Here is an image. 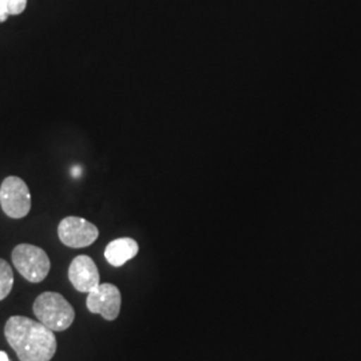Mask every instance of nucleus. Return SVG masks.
I'll use <instances>...</instances> for the list:
<instances>
[{
    "label": "nucleus",
    "mask_w": 361,
    "mask_h": 361,
    "mask_svg": "<svg viewBox=\"0 0 361 361\" xmlns=\"http://www.w3.org/2000/svg\"><path fill=\"white\" fill-rule=\"evenodd\" d=\"M4 336L20 361H50L56 352L54 331L25 316L10 317Z\"/></svg>",
    "instance_id": "obj_1"
},
{
    "label": "nucleus",
    "mask_w": 361,
    "mask_h": 361,
    "mask_svg": "<svg viewBox=\"0 0 361 361\" xmlns=\"http://www.w3.org/2000/svg\"><path fill=\"white\" fill-rule=\"evenodd\" d=\"M34 314L54 332H62L74 323L75 312L65 297L55 292L39 295L34 302Z\"/></svg>",
    "instance_id": "obj_2"
},
{
    "label": "nucleus",
    "mask_w": 361,
    "mask_h": 361,
    "mask_svg": "<svg viewBox=\"0 0 361 361\" xmlns=\"http://www.w3.org/2000/svg\"><path fill=\"white\" fill-rule=\"evenodd\" d=\"M13 262L27 281L38 284L42 283L51 268L47 253L38 246L31 244H20L13 250Z\"/></svg>",
    "instance_id": "obj_3"
},
{
    "label": "nucleus",
    "mask_w": 361,
    "mask_h": 361,
    "mask_svg": "<svg viewBox=\"0 0 361 361\" xmlns=\"http://www.w3.org/2000/svg\"><path fill=\"white\" fill-rule=\"evenodd\" d=\"M0 205L10 219L26 217L31 210V194L26 182L15 176L3 180L0 186Z\"/></svg>",
    "instance_id": "obj_4"
},
{
    "label": "nucleus",
    "mask_w": 361,
    "mask_h": 361,
    "mask_svg": "<svg viewBox=\"0 0 361 361\" xmlns=\"http://www.w3.org/2000/svg\"><path fill=\"white\" fill-rule=\"evenodd\" d=\"M58 235L66 246L78 249L94 244L99 235V231L87 219L66 217L58 226Z\"/></svg>",
    "instance_id": "obj_5"
},
{
    "label": "nucleus",
    "mask_w": 361,
    "mask_h": 361,
    "mask_svg": "<svg viewBox=\"0 0 361 361\" xmlns=\"http://www.w3.org/2000/svg\"><path fill=\"white\" fill-rule=\"evenodd\" d=\"M122 296L116 285L101 284L87 293L86 305L91 313H98L104 320L113 322L119 316Z\"/></svg>",
    "instance_id": "obj_6"
},
{
    "label": "nucleus",
    "mask_w": 361,
    "mask_h": 361,
    "mask_svg": "<svg viewBox=\"0 0 361 361\" xmlns=\"http://www.w3.org/2000/svg\"><path fill=\"white\" fill-rule=\"evenodd\" d=\"M68 280L82 293H90L101 285L98 268L89 256H78L73 259L68 268Z\"/></svg>",
    "instance_id": "obj_7"
},
{
    "label": "nucleus",
    "mask_w": 361,
    "mask_h": 361,
    "mask_svg": "<svg viewBox=\"0 0 361 361\" xmlns=\"http://www.w3.org/2000/svg\"><path fill=\"white\" fill-rule=\"evenodd\" d=\"M138 250H140V246L133 238L129 237L116 238L106 246L104 257L110 265L118 268L125 265L131 258L135 257L138 255Z\"/></svg>",
    "instance_id": "obj_8"
},
{
    "label": "nucleus",
    "mask_w": 361,
    "mask_h": 361,
    "mask_svg": "<svg viewBox=\"0 0 361 361\" xmlns=\"http://www.w3.org/2000/svg\"><path fill=\"white\" fill-rule=\"evenodd\" d=\"M13 285V269L7 261L0 258V301L10 295Z\"/></svg>",
    "instance_id": "obj_9"
},
{
    "label": "nucleus",
    "mask_w": 361,
    "mask_h": 361,
    "mask_svg": "<svg viewBox=\"0 0 361 361\" xmlns=\"http://www.w3.org/2000/svg\"><path fill=\"white\" fill-rule=\"evenodd\" d=\"M8 15H20L26 10L27 0H1Z\"/></svg>",
    "instance_id": "obj_10"
},
{
    "label": "nucleus",
    "mask_w": 361,
    "mask_h": 361,
    "mask_svg": "<svg viewBox=\"0 0 361 361\" xmlns=\"http://www.w3.org/2000/svg\"><path fill=\"white\" fill-rule=\"evenodd\" d=\"M8 13L6 11V8H4V6H3V1L0 0V23H3V22H6L7 19H8Z\"/></svg>",
    "instance_id": "obj_11"
},
{
    "label": "nucleus",
    "mask_w": 361,
    "mask_h": 361,
    "mask_svg": "<svg viewBox=\"0 0 361 361\" xmlns=\"http://www.w3.org/2000/svg\"><path fill=\"white\" fill-rule=\"evenodd\" d=\"M0 361H10L6 352H0Z\"/></svg>",
    "instance_id": "obj_12"
}]
</instances>
